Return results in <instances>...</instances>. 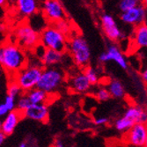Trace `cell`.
Wrapping results in <instances>:
<instances>
[{"mask_svg": "<svg viewBox=\"0 0 147 147\" xmlns=\"http://www.w3.org/2000/svg\"><path fill=\"white\" fill-rule=\"evenodd\" d=\"M3 60L1 64L4 69L14 76L28 65V58L24 49L18 44L7 42L3 45Z\"/></svg>", "mask_w": 147, "mask_h": 147, "instance_id": "cell-1", "label": "cell"}, {"mask_svg": "<svg viewBox=\"0 0 147 147\" xmlns=\"http://www.w3.org/2000/svg\"><path fill=\"white\" fill-rule=\"evenodd\" d=\"M40 44L45 49L64 53L68 48L67 39L54 25L48 26L40 33Z\"/></svg>", "mask_w": 147, "mask_h": 147, "instance_id": "cell-2", "label": "cell"}, {"mask_svg": "<svg viewBox=\"0 0 147 147\" xmlns=\"http://www.w3.org/2000/svg\"><path fill=\"white\" fill-rule=\"evenodd\" d=\"M43 69L36 64L26 65L13 77V80L20 86L21 90L26 93L37 87Z\"/></svg>", "mask_w": 147, "mask_h": 147, "instance_id": "cell-3", "label": "cell"}, {"mask_svg": "<svg viewBox=\"0 0 147 147\" xmlns=\"http://www.w3.org/2000/svg\"><path fill=\"white\" fill-rule=\"evenodd\" d=\"M64 79L63 71L57 67H46L43 69L37 88L51 94L57 91Z\"/></svg>", "mask_w": 147, "mask_h": 147, "instance_id": "cell-4", "label": "cell"}, {"mask_svg": "<svg viewBox=\"0 0 147 147\" xmlns=\"http://www.w3.org/2000/svg\"><path fill=\"white\" fill-rule=\"evenodd\" d=\"M68 49L77 65L83 68L87 67L91 60V50L83 37L76 35L71 38L68 43Z\"/></svg>", "mask_w": 147, "mask_h": 147, "instance_id": "cell-5", "label": "cell"}, {"mask_svg": "<svg viewBox=\"0 0 147 147\" xmlns=\"http://www.w3.org/2000/svg\"><path fill=\"white\" fill-rule=\"evenodd\" d=\"M15 35L18 45L22 49H34L40 44V33L28 23L20 25L15 31Z\"/></svg>", "mask_w": 147, "mask_h": 147, "instance_id": "cell-6", "label": "cell"}, {"mask_svg": "<svg viewBox=\"0 0 147 147\" xmlns=\"http://www.w3.org/2000/svg\"><path fill=\"white\" fill-rule=\"evenodd\" d=\"M42 13L45 19L53 24L64 20L66 17L65 10L60 1L57 0H47L42 5Z\"/></svg>", "mask_w": 147, "mask_h": 147, "instance_id": "cell-7", "label": "cell"}, {"mask_svg": "<svg viewBox=\"0 0 147 147\" xmlns=\"http://www.w3.org/2000/svg\"><path fill=\"white\" fill-rule=\"evenodd\" d=\"M100 25L104 34L112 42H117L124 38L123 33L118 28L114 17L108 13H104L100 17Z\"/></svg>", "mask_w": 147, "mask_h": 147, "instance_id": "cell-8", "label": "cell"}, {"mask_svg": "<svg viewBox=\"0 0 147 147\" xmlns=\"http://www.w3.org/2000/svg\"><path fill=\"white\" fill-rule=\"evenodd\" d=\"M124 139L130 145L136 147H144L147 139L146 124H135L128 132L125 133Z\"/></svg>", "mask_w": 147, "mask_h": 147, "instance_id": "cell-9", "label": "cell"}, {"mask_svg": "<svg viewBox=\"0 0 147 147\" xmlns=\"http://www.w3.org/2000/svg\"><path fill=\"white\" fill-rule=\"evenodd\" d=\"M99 60L101 63L114 61L122 69L126 70L128 68V62H127L126 58L124 57L122 50L120 49V48L115 43H111L110 45H109L107 51L102 52L100 55Z\"/></svg>", "mask_w": 147, "mask_h": 147, "instance_id": "cell-10", "label": "cell"}, {"mask_svg": "<svg viewBox=\"0 0 147 147\" xmlns=\"http://www.w3.org/2000/svg\"><path fill=\"white\" fill-rule=\"evenodd\" d=\"M122 21L128 25L135 26L136 28L142 24H144L146 19V10L143 6L142 3L126 12H122L121 16Z\"/></svg>", "mask_w": 147, "mask_h": 147, "instance_id": "cell-11", "label": "cell"}, {"mask_svg": "<svg viewBox=\"0 0 147 147\" xmlns=\"http://www.w3.org/2000/svg\"><path fill=\"white\" fill-rule=\"evenodd\" d=\"M23 116L40 123L49 121V108L47 104H32L23 113Z\"/></svg>", "mask_w": 147, "mask_h": 147, "instance_id": "cell-12", "label": "cell"}, {"mask_svg": "<svg viewBox=\"0 0 147 147\" xmlns=\"http://www.w3.org/2000/svg\"><path fill=\"white\" fill-rule=\"evenodd\" d=\"M22 117H24L23 114L21 112L18 111L17 109L9 112L3 121L2 132L5 136L12 134L16 126L18 125L20 120H21Z\"/></svg>", "mask_w": 147, "mask_h": 147, "instance_id": "cell-13", "label": "cell"}, {"mask_svg": "<svg viewBox=\"0 0 147 147\" xmlns=\"http://www.w3.org/2000/svg\"><path fill=\"white\" fill-rule=\"evenodd\" d=\"M16 6L19 13L23 17H30L38 12L39 5L35 0H18Z\"/></svg>", "mask_w": 147, "mask_h": 147, "instance_id": "cell-14", "label": "cell"}, {"mask_svg": "<svg viewBox=\"0 0 147 147\" xmlns=\"http://www.w3.org/2000/svg\"><path fill=\"white\" fill-rule=\"evenodd\" d=\"M70 84L71 89L78 93L86 92L87 91H89V89L92 86V85L90 84L89 80L87 79L84 72L78 73L75 75L73 78H71Z\"/></svg>", "mask_w": 147, "mask_h": 147, "instance_id": "cell-15", "label": "cell"}, {"mask_svg": "<svg viewBox=\"0 0 147 147\" xmlns=\"http://www.w3.org/2000/svg\"><path fill=\"white\" fill-rule=\"evenodd\" d=\"M63 53L46 49L41 61H42V64L45 66V68L55 67V65L60 63L63 61Z\"/></svg>", "mask_w": 147, "mask_h": 147, "instance_id": "cell-16", "label": "cell"}, {"mask_svg": "<svg viewBox=\"0 0 147 147\" xmlns=\"http://www.w3.org/2000/svg\"><path fill=\"white\" fill-rule=\"evenodd\" d=\"M134 42L139 48H147V25L142 24L135 28Z\"/></svg>", "mask_w": 147, "mask_h": 147, "instance_id": "cell-17", "label": "cell"}, {"mask_svg": "<svg viewBox=\"0 0 147 147\" xmlns=\"http://www.w3.org/2000/svg\"><path fill=\"white\" fill-rule=\"evenodd\" d=\"M26 95H28L32 104H47L49 94L36 87L26 92Z\"/></svg>", "mask_w": 147, "mask_h": 147, "instance_id": "cell-18", "label": "cell"}, {"mask_svg": "<svg viewBox=\"0 0 147 147\" xmlns=\"http://www.w3.org/2000/svg\"><path fill=\"white\" fill-rule=\"evenodd\" d=\"M110 94L112 97L119 99V98H123L125 94V90L122 83L116 79H112L109 84L108 87Z\"/></svg>", "mask_w": 147, "mask_h": 147, "instance_id": "cell-19", "label": "cell"}, {"mask_svg": "<svg viewBox=\"0 0 147 147\" xmlns=\"http://www.w3.org/2000/svg\"><path fill=\"white\" fill-rule=\"evenodd\" d=\"M135 125V123H133L130 119L125 117L124 115H123L122 117L118 118L116 121L115 122V129L123 133H126L128 132L133 126Z\"/></svg>", "mask_w": 147, "mask_h": 147, "instance_id": "cell-20", "label": "cell"}, {"mask_svg": "<svg viewBox=\"0 0 147 147\" xmlns=\"http://www.w3.org/2000/svg\"><path fill=\"white\" fill-rule=\"evenodd\" d=\"M31 105H32V103H31L30 100L28 99V95H26V93H24L23 95L20 96V98L17 101L16 109L23 114Z\"/></svg>", "mask_w": 147, "mask_h": 147, "instance_id": "cell-21", "label": "cell"}, {"mask_svg": "<svg viewBox=\"0 0 147 147\" xmlns=\"http://www.w3.org/2000/svg\"><path fill=\"white\" fill-rule=\"evenodd\" d=\"M140 4L141 2L138 1V0H121L118 4V6L122 12H126L139 5Z\"/></svg>", "mask_w": 147, "mask_h": 147, "instance_id": "cell-22", "label": "cell"}, {"mask_svg": "<svg viewBox=\"0 0 147 147\" xmlns=\"http://www.w3.org/2000/svg\"><path fill=\"white\" fill-rule=\"evenodd\" d=\"M84 74L86 75L92 86L97 85V83L99 82V75L92 67H90V66L86 67L84 70Z\"/></svg>", "mask_w": 147, "mask_h": 147, "instance_id": "cell-23", "label": "cell"}, {"mask_svg": "<svg viewBox=\"0 0 147 147\" xmlns=\"http://www.w3.org/2000/svg\"><path fill=\"white\" fill-rule=\"evenodd\" d=\"M22 90L20 86L13 80L12 82H11L8 86V95L12 97V98H16L18 96H21Z\"/></svg>", "mask_w": 147, "mask_h": 147, "instance_id": "cell-24", "label": "cell"}, {"mask_svg": "<svg viewBox=\"0 0 147 147\" xmlns=\"http://www.w3.org/2000/svg\"><path fill=\"white\" fill-rule=\"evenodd\" d=\"M96 98L100 101H107L111 98V94L107 87H100L96 92Z\"/></svg>", "mask_w": 147, "mask_h": 147, "instance_id": "cell-25", "label": "cell"}, {"mask_svg": "<svg viewBox=\"0 0 147 147\" xmlns=\"http://www.w3.org/2000/svg\"><path fill=\"white\" fill-rule=\"evenodd\" d=\"M16 104H17V102L15 101V98H12V97H11L9 95H7L5 97V107L7 108V109L9 110V112L15 110V109H16Z\"/></svg>", "mask_w": 147, "mask_h": 147, "instance_id": "cell-26", "label": "cell"}, {"mask_svg": "<svg viewBox=\"0 0 147 147\" xmlns=\"http://www.w3.org/2000/svg\"><path fill=\"white\" fill-rule=\"evenodd\" d=\"M53 25H54L59 31H61L62 33H63L64 34H65L66 31L69 30V26H68V24L66 23L64 20L59 21V22H57L56 24H53Z\"/></svg>", "mask_w": 147, "mask_h": 147, "instance_id": "cell-27", "label": "cell"}, {"mask_svg": "<svg viewBox=\"0 0 147 147\" xmlns=\"http://www.w3.org/2000/svg\"><path fill=\"white\" fill-rule=\"evenodd\" d=\"M109 123V118L108 117H105V116H100V117H97L94 120V123L95 125H104L107 124Z\"/></svg>", "mask_w": 147, "mask_h": 147, "instance_id": "cell-28", "label": "cell"}, {"mask_svg": "<svg viewBox=\"0 0 147 147\" xmlns=\"http://www.w3.org/2000/svg\"><path fill=\"white\" fill-rule=\"evenodd\" d=\"M8 113H9V110L7 109L5 103L0 104V118L3 116H6L8 115Z\"/></svg>", "mask_w": 147, "mask_h": 147, "instance_id": "cell-29", "label": "cell"}, {"mask_svg": "<svg viewBox=\"0 0 147 147\" xmlns=\"http://www.w3.org/2000/svg\"><path fill=\"white\" fill-rule=\"evenodd\" d=\"M52 147H64V145H63V143L60 139H57V140H55Z\"/></svg>", "mask_w": 147, "mask_h": 147, "instance_id": "cell-30", "label": "cell"}, {"mask_svg": "<svg viewBox=\"0 0 147 147\" xmlns=\"http://www.w3.org/2000/svg\"><path fill=\"white\" fill-rule=\"evenodd\" d=\"M142 78H143L144 81L147 84V68L142 72Z\"/></svg>", "mask_w": 147, "mask_h": 147, "instance_id": "cell-31", "label": "cell"}, {"mask_svg": "<svg viewBox=\"0 0 147 147\" xmlns=\"http://www.w3.org/2000/svg\"><path fill=\"white\" fill-rule=\"evenodd\" d=\"M5 137H6V136L4 134V133H3L2 131H0V145H1V144H3V142L5 141Z\"/></svg>", "mask_w": 147, "mask_h": 147, "instance_id": "cell-32", "label": "cell"}, {"mask_svg": "<svg viewBox=\"0 0 147 147\" xmlns=\"http://www.w3.org/2000/svg\"><path fill=\"white\" fill-rule=\"evenodd\" d=\"M19 147H28V143H26V142H22V143L20 144Z\"/></svg>", "mask_w": 147, "mask_h": 147, "instance_id": "cell-33", "label": "cell"}, {"mask_svg": "<svg viewBox=\"0 0 147 147\" xmlns=\"http://www.w3.org/2000/svg\"><path fill=\"white\" fill-rule=\"evenodd\" d=\"M141 3H142L143 6L145 8V10H147V0H144V1H143V2H141Z\"/></svg>", "mask_w": 147, "mask_h": 147, "instance_id": "cell-34", "label": "cell"}, {"mask_svg": "<svg viewBox=\"0 0 147 147\" xmlns=\"http://www.w3.org/2000/svg\"><path fill=\"white\" fill-rule=\"evenodd\" d=\"M2 125H3V121H1V119H0V131H2Z\"/></svg>", "mask_w": 147, "mask_h": 147, "instance_id": "cell-35", "label": "cell"}, {"mask_svg": "<svg viewBox=\"0 0 147 147\" xmlns=\"http://www.w3.org/2000/svg\"><path fill=\"white\" fill-rule=\"evenodd\" d=\"M5 3V0H0V5H4Z\"/></svg>", "mask_w": 147, "mask_h": 147, "instance_id": "cell-36", "label": "cell"}, {"mask_svg": "<svg viewBox=\"0 0 147 147\" xmlns=\"http://www.w3.org/2000/svg\"><path fill=\"white\" fill-rule=\"evenodd\" d=\"M144 147H147V139H146V142H145V144H144Z\"/></svg>", "mask_w": 147, "mask_h": 147, "instance_id": "cell-37", "label": "cell"}, {"mask_svg": "<svg viewBox=\"0 0 147 147\" xmlns=\"http://www.w3.org/2000/svg\"><path fill=\"white\" fill-rule=\"evenodd\" d=\"M146 127H147V123H146Z\"/></svg>", "mask_w": 147, "mask_h": 147, "instance_id": "cell-38", "label": "cell"}, {"mask_svg": "<svg viewBox=\"0 0 147 147\" xmlns=\"http://www.w3.org/2000/svg\"><path fill=\"white\" fill-rule=\"evenodd\" d=\"M0 34H2V33H0Z\"/></svg>", "mask_w": 147, "mask_h": 147, "instance_id": "cell-39", "label": "cell"}]
</instances>
